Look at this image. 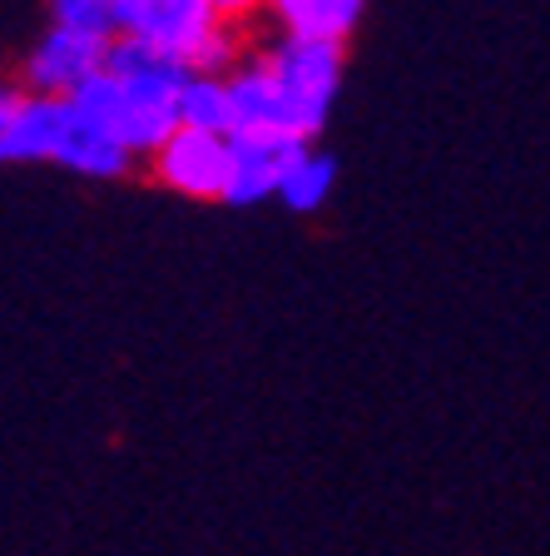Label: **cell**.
<instances>
[{
    "label": "cell",
    "instance_id": "11",
    "mask_svg": "<svg viewBox=\"0 0 550 556\" xmlns=\"http://www.w3.org/2000/svg\"><path fill=\"white\" fill-rule=\"evenodd\" d=\"M333 179H337L333 154H322V150H312V144H308V150L293 154L278 199H283L293 214H318V208L328 204V194H333Z\"/></svg>",
    "mask_w": 550,
    "mask_h": 556
},
{
    "label": "cell",
    "instance_id": "6",
    "mask_svg": "<svg viewBox=\"0 0 550 556\" xmlns=\"http://www.w3.org/2000/svg\"><path fill=\"white\" fill-rule=\"evenodd\" d=\"M298 150H308V144H293V139H278V135H233L229 139V189H223V204L243 208V204H264L268 194L278 199L283 174Z\"/></svg>",
    "mask_w": 550,
    "mask_h": 556
},
{
    "label": "cell",
    "instance_id": "1",
    "mask_svg": "<svg viewBox=\"0 0 550 556\" xmlns=\"http://www.w3.org/2000/svg\"><path fill=\"white\" fill-rule=\"evenodd\" d=\"M233 85V135H278L312 144L343 85V46L283 35L278 46L248 55Z\"/></svg>",
    "mask_w": 550,
    "mask_h": 556
},
{
    "label": "cell",
    "instance_id": "2",
    "mask_svg": "<svg viewBox=\"0 0 550 556\" xmlns=\"http://www.w3.org/2000/svg\"><path fill=\"white\" fill-rule=\"evenodd\" d=\"M189 80H194V70L179 60L135 46V40H115L104 75H94L69 104H80L94 125H104L119 144H129L135 160H150L179 129V100Z\"/></svg>",
    "mask_w": 550,
    "mask_h": 556
},
{
    "label": "cell",
    "instance_id": "9",
    "mask_svg": "<svg viewBox=\"0 0 550 556\" xmlns=\"http://www.w3.org/2000/svg\"><path fill=\"white\" fill-rule=\"evenodd\" d=\"M367 0H268V15L283 25V35H303V40H333L343 46L357 30Z\"/></svg>",
    "mask_w": 550,
    "mask_h": 556
},
{
    "label": "cell",
    "instance_id": "12",
    "mask_svg": "<svg viewBox=\"0 0 550 556\" xmlns=\"http://www.w3.org/2000/svg\"><path fill=\"white\" fill-rule=\"evenodd\" d=\"M50 21L65 30H85V35H119V0H50Z\"/></svg>",
    "mask_w": 550,
    "mask_h": 556
},
{
    "label": "cell",
    "instance_id": "7",
    "mask_svg": "<svg viewBox=\"0 0 550 556\" xmlns=\"http://www.w3.org/2000/svg\"><path fill=\"white\" fill-rule=\"evenodd\" d=\"M50 164H65L69 174H85V179H119V174L135 169V154H129V144H119L104 125H94L80 104L65 100Z\"/></svg>",
    "mask_w": 550,
    "mask_h": 556
},
{
    "label": "cell",
    "instance_id": "13",
    "mask_svg": "<svg viewBox=\"0 0 550 556\" xmlns=\"http://www.w3.org/2000/svg\"><path fill=\"white\" fill-rule=\"evenodd\" d=\"M208 5L218 11V21L239 25V30H243V25H248L258 11H268V0H208Z\"/></svg>",
    "mask_w": 550,
    "mask_h": 556
},
{
    "label": "cell",
    "instance_id": "3",
    "mask_svg": "<svg viewBox=\"0 0 550 556\" xmlns=\"http://www.w3.org/2000/svg\"><path fill=\"white\" fill-rule=\"evenodd\" d=\"M159 55L189 65L194 75H239L243 60V30L218 21L208 0H119V35Z\"/></svg>",
    "mask_w": 550,
    "mask_h": 556
},
{
    "label": "cell",
    "instance_id": "4",
    "mask_svg": "<svg viewBox=\"0 0 550 556\" xmlns=\"http://www.w3.org/2000/svg\"><path fill=\"white\" fill-rule=\"evenodd\" d=\"M110 46H115V40H104V35L50 25L46 40L21 60V90L50 94V100H75L94 75H104V65H110Z\"/></svg>",
    "mask_w": 550,
    "mask_h": 556
},
{
    "label": "cell",
    "instance_id": "10",
    "mask_svg": "<svg viewBox=\"0 0 550 556\" xmlns=\"http://www.w3.org/2000/svg\"><path fill=\"white\" fill-rule=\"evenodd\" d=\"M179 125L233 139V85L223 75H194V80L183 85Z\"/></svg>",
    "mask_w": 550,
    "mask_h": 556
},
{
    "label": "cell",
    "instance_id": "8",
    "mask_svg": "<svg viewBox=\"0 0 550 556\" xmlns=\"http://www.w3.org/2000/svg\"><path fill=\"white\" fill-rule=\"evenodd\" d=\"M60 110H65V100L30 94L21 85L5 90V100H0V160L5 164L50 160L60 135Z\"/></svg>",
    "mask_w": 550,
    "mask_h": 556
},
{
    "label": "cell",
    "instance_id": "5",
    "mask_svg": "<svg viewBox=\"0 0 550 556\" xmlns=\"http://www.w3.org/2000/svg\"><path fill=\"white\" fill-rule=\"evenodd\" d=\"M150 174L183 199H223V189H229V139L179 125L150 154Z\"/></svg>",
    "mask_w": 550,
    "mask_h": 556
}]
</instances>
